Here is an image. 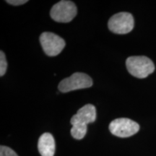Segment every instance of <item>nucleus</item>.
Returning a JSON list of instances; mask_svg holds the SVG:
<instances>
[{"label":"nucleus","instance_id":"obj_11","mask_svg":"<svg viewBox=\"0 0 156 156\" xmlns=\"http://www.w3.org/2000/svg\"><path fill=\"white\" fill-rule=\"evenodd\" d=\"M0 156H18L10 147L2 145L0 147Z\"/></svg>","mask_w":156,"mask_h":156},{"label":"nucleus","instance_id":"obj_5","mask_svg":"<svg viewBox=\"0 0 156 156\" xmlns=\"http://www.w3.org/2000/svg\"><path fill=\"white\" fill-rule=\"evenodd\" d=\"M108 128L112 134L124 138L137 133L140 129V125L129 119L119 118L112 121Z\"/></svg>","mask_w":156,"mask_h":156},{"label":"nucleus","instance_id":"obj_2","mask_svg":"<svg viewBox=\"0 0 156 156\" xmlns=\"http://www.w3.org/2000/svg\"><path fill=\"white\" fill-rule=\"evenodd\" d=\"M77 13V7L71 1L62 0L52 7L51 17L58 23H69L75 18Z\"/></svg>","mask_w":156,"mask_h":156},{"label":"nucleus","instance_id":"obj_9","mask_svg":"<svg viewBox=\"0 0 156 156\" xmlns=\"http://www.w3.org/2000/svg\"><path fill=\"white\" fill-rule=\"evenodd\" d=\"M87 133V125L83 124H75L71 129V134L76 140L84 138Z\"/></svg>","mask_w":156,"mask_h":156},{"label":"nucleus","instance_id":"obj_12","mask_svg":"<svg viewBox=\"0 0 156 156\" xmlns=\"http://www.w3.org/2000/svg\"><path fill=\"white\" fill-rule=\"evenodd\" d=\"M6 2L12 5L19 6L21 5H24V4L28 2V1L27 0H7V1H6Z\"/></svg>","mask_w":156,"mask_h":156},{"label":"nucleus","instance_id":"obj_4","mask_svg":"<svg viewBox=\"0 0 156 156\" xmlns=\"http://www.w3.org/2000/svg\"><path fill=\"white\" fill-rule=\"evenodd\" d=\"M134 21L132 14L119 12L113 15L108 23V29L116 34H126L134 28Z\"/></svg>","mask_w":156,"mask_h":156},{"label":"nucleus","instance_id":"obj_1","mask_svg":"<svg viewBox=\"0 0 156 156\" xmlns=\"http://www.w3.org/2000/svg\"><path fill=\"white\" fill-rule=\"evenodd\" d=\"M128 72L134 77L145 78L155 71V65L151 58L144 56H130L126 61Z\"/></svg>","mask_w":156,"mask_h":156},{"label":"nucleus","instance_id":"obj_6","mask_svg":"<svg viewBox=\"0 0 156 156\" xmlns=\"http://www.w3.org/2000/svg\"><path fill=\"white\" fill-rule=\"evenodd\" d=\"M40 43L45 54L49 56H57L66 45L63 38L51 32L43 33L40 36Z\"/></svg>","mask_w":156,"mask_h":156},{"label":"nucleus","instance_id":"obj_7","mask_svg":"<svg viewBox=\"0 0 156 156\" xmlns=\"http://www.w3.org/2000/svg\"><path fill=\"white\" fill-rule=\"evenodd\" d=\"M96 119V108L92 104H87L77 111V114L72 117V125L75 124H88Z\"/></svg>","mask_w":156,"mask_h":156},{"label":"nucleus","instance_id":"obj_8","mask_svg":"<svg viewBox=\"0 0 156 156\" xmlns=\"http://www.w3.org/2000/svg\"><path fill=\"white\" fill-rule=\"evenodd\" d=\"M55 147V140L51 134L46 132L39 137L38 149L41 156H54Z\"/></svg>","mask_w":156,"mask_h":156},{"label":"nucleus","instance_id":"obj_3","mask_svg":"<svg viewBox=\"0 0 156 156\" xmlns=\"http://www.w3.org/2000/svg\"><path fill=\"white\" fill-rule=\"evenodd\" d=\"M92 85L93 80L90 76L85 73H75L62 80L58 84V88L60 92L68 93L76 90L88 88Z\"/></svg>","mask_w":156,"mask_h":156},{"label":"nucleus","instance_id":"obj_10","mask_svg":"<svg viewBox=\"0 0 156 156\" xmlns=\"http://www.w3.org/2000/svg\"><path fill=\"white\" fill-rule=\"evenodd\" d=\"M7 69V62L5 54L2 51H0V76L2 77Z\"/></svg>","mask_w":156,"mask_h":156}]
</instances>
